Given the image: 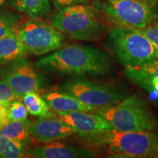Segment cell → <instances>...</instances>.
Instances as JSON below:
<instances>
[{"label": "cell", "instance_id": "cell-13", "mask_svg": "<svg viewBox=\"0 0 158 158\" xmlns=\"http://www.w3.org/2000/svg\"><path fill=\"white\" fill-rule=\"evenodd\" d=\"M124 74L135 84L158 97V59L141 66L125 68Z\"/></svg>", "mask_w": 158, "mask_h": 158}, {"label": "cell", "instance_id": "cell-5", "mask_svg": "<svg viewBox=\"0 0 158 158\" xmlns=\"http://www.w3.org/2000/svg\"><path fill=\"white\" fill-rule=\"evenodd\" d=\"M108 44L116 60L125 68L141 66L157 59L152 44L136 29L113 27Z\"/></svg>", "mask_w": 158, "mask_h": 158}, {"label": "cell", "instance_id": "cell-11", "mask_svg": "<svg viewBox=\"0 0 158 158\" xmlns=\"http://www.w3.org/2000/svg\"><path fill=\"white\" fill-rule=\"evenodd\" d=\"M73 129L60 117H39L31 123L29 135L43 143H51L72 135Z\"/></svg>", "mask_w": 158, "mask_h": 158}, {"label": "cell", "instance_id": "cell-8", "mask_svg": "<svg viewBox=\"0 0 158 158\" xmlns=\"http://www.w3.org/2000/svg\"><path fill=\"white\" fill-rule=\"evenodd\" d=\"M18 37L27 53L45 55L64 46V36L52 25L31 19L18 29Z\"/></svg>", "mask_w": 158, "mask_h": 158}, {"label": "cell", "instance_id": "cell-25", "mask_svg": "<svg viewBox=\"0 0 158 158\" xmlns=\"http://www.w3.org/2000/svg\"><path fill=\"white\" fill-rule=\"evenodd\" d=\"M8 106L0 101V127H2L9 122Z\"/></svg>", "mask_w": 158, "mask_h": 158}, {"label": "cell", "instance_id": "cell-23", "mask_svg": "<svg viewBox=\"0 0 158 158\" xmlns=\"http://www.w3.org/2000/svg\"><path fill=\"white\" fill-rule=\"evenodd\" d=\"M19 98L11 86L0 77V101L9 106L12 102Z\"/></svg>", "mask_w": 158, "mask_h": 158}, {"label": "cell", "instance_id": "cell-17", "mask_svg": "<svg viewBox=\"0 0 158 158\" xmlns=\"http://www.w3.org/2000/svg\"><path fill=\"white\" fill-rule=\"evenodd\" d=\"M31 123L32 121L27 118L21 121H9L0 130V136L27 143Z\"/></svg>", "mask_w": 158, "mask_h": 158}, {"label": "cell", "instance_id": "cell-6", "mask_svg": "<svg viewBox=\"0 0 158 158\" xmlns=\"http://www.w3.org/2000/svg\"><path fill=\"white\" fill-rule=\"evenodd\" d=\"M95 4L115 26L143 29L158 21V7L149 0H104Z\"/></svg>", "mask_w": 158, "mask_h": 158}, {"label": "cell", "instance_id": "cell-22", "mask_svg": "<svg viewBox=\"0 0 158 158\" xmlns=\"http://www.w3.org/2000/svg\"><path fill=\"white\" fill-rule=\"evenodd\" d=\"M152 44L158 59V21L143 29H136Z\"/></svg>", "mask_w": 158, "mask_h": 158}, {"label": "cell", "instance_id": "cell-29", "mask_svg": "<svg viewBox=\"0 0 158 158\" xmlns=\"http://www.w3.org/2000/svg\"><path fill=\"white\" fill-rule=\"evenodd\" d=\"M1 128H2V127H0V130H1Z\"/></svg>", "mask_w": 158, "mask_h": 158}, {"label": "cell", "instance_id": "cell-1", "mask_svg": "<svg viewBox=\"0 0 158 158\" xmlns=\"http://www.w3.org/2000/svg\"><path fill=\"white\" fill-rule=\"evenodd\" d=\"M36 67L56 75L99 76L110 72L112 62L106 52L94 47L69 45L38 59Z\"/></svg>", "mask_w": 158, "mask_h": 158}, {"label": "cell", "instance_id": "cell-28", "mask_svg": "<svg viewBox=\"0 0 158 158\" xmlns=\"http://www.w3.org/2000/svg\"><path fill=\"white\" fill-rule=\"evenodd\" d=\"M149 1H152V2H155V1H156V0H149Z\"/></svg>", "mask_w": 158, "mask_h": 158}, {"label": "cell", "instance_id": "cell-9", "mask_svg": "<svg viewBox=\"0 0 158 158\" xmlns=\"http://www.w3.org/2000/svg\"><path fill=\"white\" fill-rule=\"evenodd\" d=\"M0 77L20 98L29 92H38L45 84V78L24 57H19L0 69Z\"/></svg>", "mask_w": 158, "mask_h": 158}, {"label": "cell", "instance_id": "cell-7", "mask_svg": "<svg viewBox=\"0 0 158 158\" xmlns=\"http://www.w3.org/2000/svg\"><path fill=\"white\" fill-rule=\"evenodd\" d=\"M60 89L98 110L118 103L125 98L123 92L114 86L78 77L67 81L60 86Z\"/></svg>", "mask_w": 158, "mask_h": 158}, {"label": "cell", "instance_id": "cell-27", "mask_svg": "<svg viewBox=\"0 0 158 158\" xmlns=\"http://www.w3.org/2000/svg\"><path fill=\"white\" fill-rule=\"evenodd\" d=\"M155 135H156V136H157V137L158 138V130H156V132H155Z\"/></svg>", "mask_w": 158, "mask_h": 158}, {"label": "cell", "instance_id": "cell-19", "mask_svg": "<svg viewBox=\"0 0 158 158\" xmlns=\"http://www.w3.org/2000/svg\"><path fill=\"white\" fill-rule=\"evenodd\" d=\"M21 19L22 18L17 11L0 9V38L16 32Z\"/></svg>", "mask_w": 158, "mask_h": 158}, {"label": "cell", "instance_id": "cell-12", "mask_svg": "<svg viewBox=\"0 0 158 158\" xmlns=\"http://www.w3.org/2000/svg\"><path fill=\"white\" fill-rule=\"evenodd\" d=\"M27 155L35 158H91L96 157L95 152L85 147H74L60 142H51L27 150Z\"/></svg>", "mask_w": 158, "mask_h": 158}, {"label": "cell", "instance_id": "cell-10", "mask_svg": "<svg viewBox=\"0 0 158 158\" xmlns=\"http://www.w3.org/2000/svg\"><path fill=\"white\" fill-rule=\"evenodd\" d=\"M57 114L73 129L75 133L85 140L95 138L111 129L102 116L93 112H59Z\"/></svg>", "mask_w": 158, "mask_h": 158}, {"label": "cell", "instance_id": "cell-2", "mask_svg": "<svg viewBox=\"0 0 158 158\" xmlns=\"http://www.w3.org/2000/svg\"><path fill=\"white\" fill-rule=\"evenodd\" d=\"M113 23L96 4H78L57 10L51 25L65 36L79 41L93 42L109 33Z\"/></svg>", "mask_w": 158, "mask_h": 158}, {"label": "cell", "instance_id": "cell-18", "mask_svg": "<svg viewBox=\"0 0 158 158\" xmlns=\"http://www.w3.org/2000/svg\"><path fill=\"white\" fill-rule=\"evenodd\" d=\"M23 103L31 115L37 117H49L53 114L45 99L37 92H29L23 96Z\"/></svg>", "mask_w": 158, "mask_h": 158}, {"label": "cell", "instance_id": "cell-21", "mask_svg": "<svg viewBox=\"0 0 158 158\" xmlns=\"http://www.w3.org/2000/svg\"><path fill=\"white\" fill-rule=\"evenodd\" d=\"M28 113L25 104L18 99L12 102L8 106L9 121H21L27 119Z\"/></svg>", "mask_w": 158, "mask_h": 158}, {"label": "cell", "instance_id": "cell-4", "mask_svg": "<svg viewBox=\"0 0 158 158\" xmlns=\"http://www.w3.org/2000/svg\"><path fill=\"white\" fill-rule=\"evenodd\" d=\"M112 129L122 132H152L157 119L142 99L135 95L124 98L118 103L99 110Z\"/></svg>", "mask_w": 158, "mask_h": 158}, {"label": "cell", "instance_id": "cell-14", "mask_svg": "<svg viewBox=\"0 0 158 158\" xmlns=\"http://www.w3.org/2000/svg\"><path fill=\"white\" fill-rule=\"evenodd\" d=\"M43 98L52 110L59 112H93L98 109L83 103L74 97L62 91H51L44 94Z\"/></svg>", "mask_w": 158, "mask_h": 158}, {"label": "cell", "instance_id": "cell-24", "mask_svg": "<svg viewBox=\"0 0 158 158\" xmlns=\"http://www.w3.org/2000/svg\"><path fill=\"white\" fill-rule=\"evenodd\" d=\"M93 0H51V2L56 10L68 7V6L78 5V4H88Z\"/></svg>", "mask_w": 158, "mask_h": 158}, {"label": "cell", "instance_id": "cell-26", "mask_svg": "<svg viewBox=\"0 0 158 158\" xmlns=\"http://www.w3.org/2000/svg\"><path fill=\"white\" fill-rule=\"evenodd\" d=\"M7 2V0H0V7L5 5V3Z\"/></svg>", "mask_w": 158, "mask_h": 158}, {"label": "cell", "instance_id": "cell-15", "mask_svg": "<svg viewBox=\"0 0 158 158\" xmlns=\"http://www.w3.org/2000/svg\"><path fill=\"white\" fill-rule=\"evenodd\" d=\"M27 54L16 32L0 38V64H7Z\"/></svg>", "mask_w": 158, "mask_h": 158}, {"label": "cell", "instance_id": "cell-3", "mask_svg": "<svg viewBox=\"0 0 158 158\" xmlns=\"http://www.w3.org/2000/svg\"><path fill=\"white\" fill-rule=\"evenodd\" d=\"M86 141L111 157H158V138L152 132H122L111 128Z\"/></svg>", "mask_w": 158, "mask_h": 158}, {"label": "cell", "instance_id": "cell-20", "mask_svg": "<svg viewBox=\"0 0 158 158\" xmlns=\"http://www.w3.org/2000/svg\"><path fill=\"white\" fill-rule=\"evenodd\" d=\"M27 143L0 136V158L25 157Z\"/></svg>", "mask_w": 158, "mask_h": 158}, {"label": "cell", "instance_id": "cell-16", "mask_svg": "<svg viewBox=\"0 0 158 158\" xmlns=\"http://www.w3.org/2000/svg\"><path fill=\"white\" fill-rule=\"evenodd\" d=\"M9 5L15 11L28 15L31 19H39L51 13L49 0H9Z\"/></svg>", "mask_w": 158, "mask_h": 158}]
</instances>
